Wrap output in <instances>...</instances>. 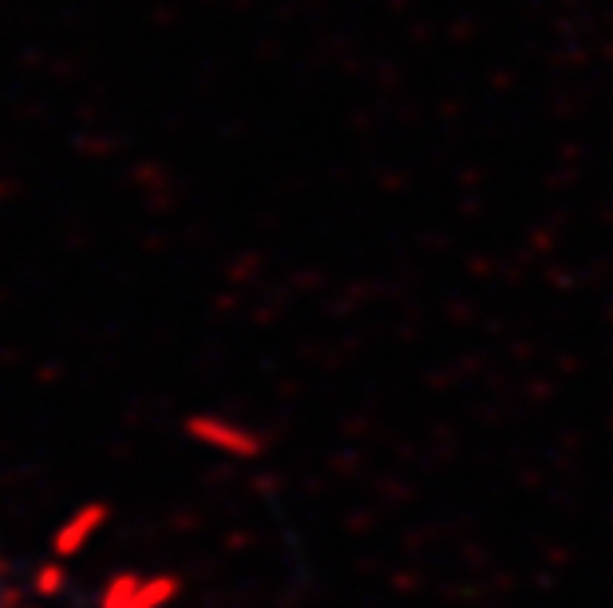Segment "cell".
I'll return each mask as SVG.
<instances>
[{
    "label": "cell",
    "instance_id": "6da1fadb",
    "mask_svg": "<svg viewBox=\"0 0 613 608\" xmlns=\"http://www.w3.org/2000/svg\"><path fill=\"white\" fill-rule=\"evenodd\" d=\"M187 434L194 443L210 446V451H219V454H229V458H258L261 454L258 434L238 424H226L219 415H194L187 424Z\"/></svg>",
    "mask_w": 613,
    "mask_h": 608
},
{
    "label": "cell",
    "instance_id": "7a4b0ae2",
    "mask_svg": "<svg viewBox=\"0 0 613 608\" xmlns=\"http://www.w3.org/2000/svg\"><path fill=\"white\" fill-rule=\"evenodd\" d=\"M107 517H111V505L107 502H87V505H80L68 522H63L60 529L52 534V553H56V561H68V557H75V553H84V546L92 541L99 529L107 526Z\"/></svg>",
    "mask_w": 613,
    "mask_h": 608
},
{
    "label": "cell",
    "instance_id": "3957f363",
    "mask_svg": "<svg viewBox=\"0 0 613 608\" xmlns=\"http://www.w3.org/2000/svg\"><path fill=\"white\" fill-rule=\"evenodd\" d=\"M178 593H182V581L170 577V573H155V577H143V585L127 608H167L170 600H178Z\"/></svg>",
    "mask_w": 613,
    "mask_h": 608
},
{
    "label": "cell",
    "instance_id": "277c9868",
    "mask_svg": "<svg viewBox=\"0 0 613 608\" xmlns=\"http://www.w3.org/2000/svg\"><path fill=\"white\" fill-rule=\"evenodd\" d=\"M139 585H143L139 573H115L104 585V593H99V608H127L139 593Z\"/></svg>",
    "mask_w": 613,
    "mask_h": 608
},
{
    "label": "cell",
    "instance_id": "5b68a950",
    "mask_svg": "<svg viewBox=\"0 0 613 608\" xmlns=\"http://www.w3.org/2000/svg\"><path fill=\"white\" fill-rule=\"evenodd\" d=\"M63 581H68V569L60 565V561H48V565L36 569V581H32V588H36V597H56L63 588Z\"/></svg>",
    "mask_w": 613,
    "mask_h": 608
}]
</instances>
